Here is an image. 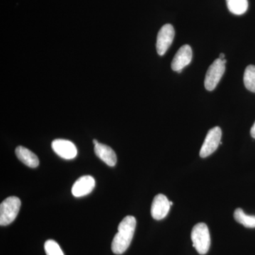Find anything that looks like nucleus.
Here are the masks:
<instances>
[{
  "label": "nucleus",
  "instance_id": "f257e3e1",
  "mask_svg": "<svg viewBox=\"0 0 255 255\" xmlns=\"http://www.w3.org/2000/svg\"><path fill=\"white\" fill-rule=\"evenodd\" d=\"M136 227V220L132 216H127L119 224L118 233L112 241V252L116 255H122L130 246Z\"/></svg>",
  "mask_w": 255,
  "mask_h": 255
},
{
  "label": "nucleus",
  "instance_id": "f03ea898",
  "mask_svg": "<svg viewBox=\"0 0 255 255\" xmlns=\"http://www.w3.org/2000/svg\"><path fill=\"white\" fill-rule=\"evenodd\" d=\"M191 241L193 247L201 255H206L211 246V237L209 228L204 223H199L194 226L191 231Z\"/></svg>",
  "mask_w": 255,
  "mask_h": 255
},
{
  "label": "nucleus",
  "instance_id": "7ed1b4c3",
  "mask_svg": "<svg viewBox=\"0 0 255 255\" xmlns=\"http://www.w3.org/2000/svg\"><path fill=\"white\" fill-rule=\"evenodd\" d=\"M21 207V201L16 196H10L0 205V225L6 226L13 222Z\"/></svg>",
  "mask_w": 255,
  "mask_h": 255
},
{
  "label": "nucleus",
  "instance_id": "20e7f679",
  "mask_svg": "<svg viewBox=\"0 0 255 255\" xmlns=\"http://www.w3.org/2000/svg\"><path fill=\"white\" fill-rule=\"evenodd\" d=\"M226 60L216 59L208 69L204 85L208 91L215 90L226 71Z\"/></svg>",
  "mask_w": 255,
  "mask_h": 255
},
{
  "label": "nucleus",
  "instance_id": "39448f33",
  "mask_svg": "<svg viewBox=\"0 0 255 255\" xmlns=\"http://www.w3.org/2000/svg\"><path fill=\"white\" fill-rule=\"evenodd\" d=\"M221 136H222V131L221 128L216 127L211 128L208 132L204 144L201 146L200 157L205 158L214 153L219 147Z\"/></svg>",
  "mask_w": 255,
  "mask_h": 255
},
{
  "label": "nucleus",
  "instance_id": "423d86ee",
  "mask_svg": "<svg viewBox=\"0 0 255 255\" xmlns=\"http://www.w3.org/2000/svg\"><path fill=\"white\" fill-rule=\"evenodd\" d=\"M174 38V29L171 24H165L160 28L157 34V53L161 56L165 54L167 50L172 45Z\"/></svg>",
  "mask_w": 255,
  "mask_h": 255
},
{
  "label": "nucleus",
  "instance_id": "0eeeda50",
  "mask_svg": "<svg viewBox=\"0 0 255 255\" xmlns=\"http://www.w3.org/2000/svg\"><path fill=\"white\" fill-rule=\"evenodd\" d=\"M52 148L58 156L65 159H72L78 155V149L73 142L56 139L52 142Z\"/></svg>",
  "mask_w": 255,
  "mask_h": 255
},
{
  "label": "nucleus",
  "instance_id": "6e6552de",
  "mask_svg": "<svg viewBox=\"0 0 255 255\" xmlns=\"http://www.w3.org/2000/svg\"><path fill=\"white\" fill-rule=\"evenodd\" d=\"M192 59V50L189 45H184L178 50L177 53L174 55L172 60V70L177 73H182L183 69L190 64Z\"/></svg>",
  "mask_w": 255,
  "mask_h": 255
},
{
  "label": "nucleus",
  "instance_id": "1a4fd4ad",
  "mask_svg": "<svg viewBox=\"0 0 255 255\" xmlns=\"http://www.w3.org/2000/svg\"><path fill=\"white\" fill-rule=\"evenodd\" d=\"M170 203L167 196L163 194H157L154 198L151 206V215L154 219L159 221L164 219L170 209Z\"/></svg>",
  "mask_w": 255,
  "mask_h": 255
},
{
  "label": "nucleus",
  "instance_id": "9d476101",
  "mask_svg": "<svg viewBox=\"0 0 255 255\" xmlns=\"http://www.w3.org/2000/svg\"><path fill=\"white\" fill-rule=\"evenodd\" d=\"M95 187V180L92 176H82L73 184L72 194L75 197H82L90 194Z\"/></svg>",
  "mask_w": 255,
  "mask_h": 255
},
{
  "label": "nucleus",
  "instance_id": "9b49d317",
  "mask_svg": "<svg viewBox=\"0 0 255 255\" xmlns=\"http://www.w3.org/2000/svg\"><path fill=\"white\" fill-rule=\"evenodd\" d=\"M95 152L97 157L105 162L107 165L114 167L117 164V155L110 146L99 142L97 145H95Z\"/></svg>",
  "mask_w": 255,
  "mask_h": 255
},
{
  "label": "nucleus",
  "instance_id": "f8f14e48",
  "mask_svg": "<svg viewBox=\"0 0 255 255\" xmlns=\"http://www.w3.org/2000/svg\"><path fill=\"white\" fill-rule=\"evenodd\" d=\"M15 152H16V155L18 159L28 167L36 168L39 164V159L38 157L26 147L18 146Z\"/></svg>",
  "mask_w": 255,
  "mask_h": 255
},
{
  "label": "nucleus",
  "instance_id": "ddd939ff",
  "mask_svg": "<svg viewBox=\"0 0 255 255\" xmlns=\"http://www.w3.org/2000/svg\"><path fill=\"white\" fill-rule=\"evenodd\" d=\"M228 9L233 14L242 15L248 8V0H226Z\"/></svg>",
  "mask_w": 255,
  "mask_h": 255
},
{
  "label": "nucleus",
  "instance_id": "4468645a",
  "mask_svg": "<svg viewBox=\"0 0 255 255\" xmlns=\"http://www.w3.org/2000/svg\"><path fill=\"white\" fill-rule=\"evenodd\" d=\"M234 219L246 228H255V216H249L245 214L242 209H236L234 212Z\"/></svg>",
  "mask_w": 255,
  "mask_h": 255
},
{
  "label": "nucleus",
  "instance_id": "2eb2a0df",
  "mask_svg": "<svg viewBox=\"0 0 255 255\" xmlns=\"http://www.w3.org/2000/svg\"><path fill=\"white\" fill-rule=\"evenodd\" d=\"M245 86L249 91L255 92V66L247 67L244 73Z\"/></svg>",
  "mask_w": 255,
  "mask_h": 255
},
{
  "label": "nucleus",
  "instance_id": "dca6fc26",
  "mask_svg": "<svg viewBox=\"0 0 255 255\" xmlns=\"http://www.w3.org/2000/svg\"><path fill=\"white\" fill-rule=\"evenodd\" d=\"M47 255H65L59 245L53 240H48L44 245Z\"/></svg>",
  "mask_w": 255,
  "mask_h": 255
},
{
  "label": "nucleus",
  "instance_id": "f3484780",
  "mask_svg": "<svg viewBox=\"0 0 255 255\" xmlns=\"http://www.w3.org/2000/svg\"><path fill=\"white\" fill-rule=\"evenodd\" d=\"M251 133L252 137L255 139V124H253V127H252Z\"/></svg>",
  "mask_w": 255,
  "mask_h": 255
},
{
  "label": "nucleus",
  "instance_id": "a211bd4d",
  "mask_svg": "<svg viewBox=\"0 0 255 255\" xmlns=\"http://www.w3.org/2000/svg\"><path fill=\"white\" fill-rule=\"evenodd\" d=\"M219 59H221V60H225V54L221 53V54H220Z\"/></svg>",
  "mask_w": 255,
  "mask_h": 255
},
{
  "label": "nucleus",
  "instance_id": "6ab92c4d",
  "mask_svg": "<svg viewBox=\"0 0 255 255\" xmlns=\"http://www.w3.org/2000/svg\"><path fill=\"white\" fill-rule=\"evenodd\" d=\"M99 143V142L97 141V140H93V144L94 145H97V144Z\"/></svg>",
  "mask_w": 255,
  "mask_h": 255
},
{
  "label": "nucleus",
  "instance_id": "aec40b11",
  "mask_svg": "<svg viewBox=\"0 0 255 255\" xmlns=\"http://www.w3.org/2000/svg\"><path fill=\"white\" fill-rule=\"evenodd\" d=\"M169 203H170V205L171 206H172V205H173V203L172 202V201H169Z\"/></svg>",
  "mask_w": 255,
  "mask_h": 255
}]
</instances>
